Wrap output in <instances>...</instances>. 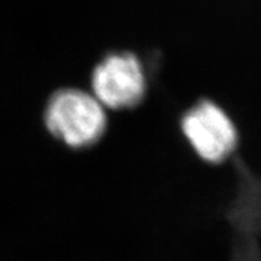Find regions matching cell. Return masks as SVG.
I'll use <instances>...</instances> for the list:
<instances>
[{
    "mask_svg": "<svg viewBox=\"0 0 261 261\" xmlns=\"http://www.w3.org/2000/svg\"><path fill=\"white\" fill-rule=\"evenodd\" d=\"M46 129L73 149L94 145L106 129L105 108L93 93L61 89L53 93L44 113Z\"/></svg>",
    "mask_w": 261,
    "mask_h": 261,
    "instance_id": "6da1fadb",
    "label": "cell"
},
{
    "mask_svg": "<svg viewBox=\"0 0 261 261\" xmlns=\"http://www.w3.org/2000/svg\"><path fill=\"white\" fill-rule=\"evenodd\" d=\"M180 129L198 156L210 163L231 158L239 134L229 114L211 99L191 106L180 119Z\"/></svg>",
    "mask_w": 261,
    "mask_h": 261,
    "instance_id": "7a4b0ae2",
    "label": "cell"
},
{
    "mask_svg": "<svg viewBox=\"0 0 261 261\" xmlns=\"http://www.w3.org/2000/svg\"><path fill=\"white\" fill-rule=\"evenodd\" d=\"M256 233L243 232V240L238 245L232 261H261V251L255 239Z\"/></svg>",
    "mask_w": 261,
    "mask_h": 261,
    "instance_id": "277c9868",
    "label": "cell"
},
{
    "mask_svg": "<svg viewBox=\"0 0 261 261\" xmlns=\"http://www.w3.org/2000/svg\"><path fill=\"white\" fill-rule=\"evenodd\" d=\"M146 88L142 63L130 52L106 55L92 73V93L108 109H129L138 105Z\"/></svg>",
    "mask_w": 261,
    "mask_h": 261,
    "instance_id": "3957f363",
    "label": "cell"
}]
</instances>
